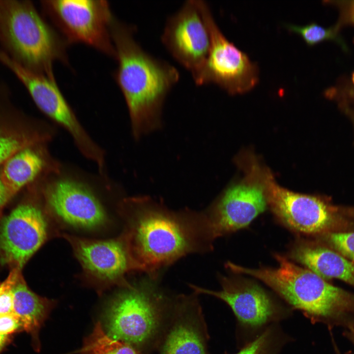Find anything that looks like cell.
Segmentation results:
<instances>
[{
  "instance_id": "30",
  "label": "cell",
  "mask_w": 354,
  "mask_h": 354,
  "mask_svg": "<svg viewBox=\"0 0 354 354\" xmlns=\"http://www.w3.org/2000/svg\"><path fill=\"white\" fill-rule=\"evenodd\" d=\"M346 336L354 345V324L347 326Z\"/></svg>"
},
{
  "instance_id": "6",
  "label": "cell",
  "mask_w": 354,
  "mask_h": 354,
  "mask_svg": "<svg viewBox=\"0 0 354 354\" xmlns=\"http://www.w3.org/2000/svg\"><path fill=\"white\" fill-rule=\"evenodd\" d=\"M221 289L212 290L189 284L193 292L218 298L231 309L236 319V339L240 349L270 326L290 318L293 310L258 284L234 276H220Z\"/></svg>"
},
{
  "instance_id": "31",
  "label": "cell",
  "mask_w": 354,
  "mask_h": 354,
  "mask_svg": "<svg viewBox=\"0 0 354 354\" xmlns=\"http://www.w3.org/2000/svg\"><path fill=\"white\" fill-rule=\"evenodd\" d=\"M9 336L0 335V353L9 342Z\"/></svg>"
},
{
  "instance_id": "9",
  "label": "cell",
  "mask_w": 354,
  "mask_h": 354,
  "mask_svg": "<svg viewBox=\"0 0 354 354\" xmlns=\"http://www.w3.org/2000/svg\"><path fill=\"white\" fill-rule=\"evenodd\" d=\"M196 0L209 33L210 45L206 61L195 83L215 84L231 94L249 91L258 81L257 65L223 34L206 2Z\"/></svg>"
},
{
  "instance_id": "29",
  "label": "cell",
  "mask_w": 354,
  "mask_h": 354,
  "mask_svg": "<svg viewBox=\"0 0 354 354\" xmlns=\"http://www.w3.org/2000/svg\"><path fill=\"white\" fill-rule=\"evenodd\" d=\"M335 209L337 212L354 218V207L338 208Z\"/></svg>"
},
{
  "instance_id": "10",
  "label": "cell",
  "mask_w": 354,
  "mask_h": 354,
  "mask_svg": "<svg viewBox=\"0 0 354 354\" xmlns=\"http://www.w3.org/2000/svg\"><path fill=\"white\" fill-rule=\"evenodd\" d=\"M0 61L17 77L38 108L64 127L82 153L99 168L104 165L102 150L91 139L78 121L59 89L55 77L34 72L0 51Z\"/></svg>"
},
{
  "instance_id": "22",
  "label": "cell",
  "mask_w": 354,
  "mask_h": 354,
  "mask_svg": "<svg viewBox=\"0 0 354 354\" xmlns=\"http://www.w3.org/2000/svg\"><path fill=\"white\" fill-rule=\"evenodd\" d=\"M285 27L290 31L301 36L309 46H313L325 40L334 39L338 29V26L324 28L315 22L302 26L286 24Z\"/></svg>"
},
{
  "instance_id": "12",
  "label": "cell",
  "mask_w": 354,
  "mask_h": 354,
  "mask_svg": "<svg viewBox=\"0 0 354 354\" xmlns=\"http://www.w3.org/2000/svg\"><path fill=\"white\" fill-rule=\"evenodd\" d=\"M243 170L245 177L203 211L215 239L247 227L268 207L260 179L251 171Z\"/></svg>"
},
{
  "instance_id": "17",
  "label": "cell",
  "mask_w": 354,
  "mask_h": 354,
  "mask_svg": "<svg viewBox=\"0 0 354 354\" xmlns=\"http://www.w3.org/2000/svg\"><path fill=\"white\" fill-rule=\"evenodd\" d=\"M289 257L325 280L336 278L354 286V263L331 249L302 239L293 246Z\"/></svg>"
},
{
  "instance_id": "20",
  "label": "cell",
  "mask_w": 354,
  "mask_h": 354,
  "mask_svg": "<svg viewBox=\"0 0 354 354\" xmlns=\"http://www.w3.org/2000/svg\"><path fill=\"white\" fill-rule=\"evenodd\" d=\"M81 354H144L132 345L109 336L101 324H95L91 334L86 339Z\"/></svg>"
},
{
  "instance_id": "26",
  "label": "cell",
  "mask_w": 354,
  "mask_h": 354,
  "mask_svg": "<svg viewBox=\"0 0 354 354\" xmlns=\"http://www.w3.org/2000/svg\"><path fill=\"white\" fill-rule=\"evenodd\" d=\"M19 330H23L22 324L13 312L0 316V335L9 336Z\"/></svg>"
},
{
  "instance_id": "27",
  "label": "cell",
  "mask_w": 354,
  "mask_h": 354,
  "mask_svg": "<svg viewBox=\"0 0 354 354\" xmlns=\"http://www.w3.org/2000/svg\"><path fill=\"white\" fill-rule=\"evenodd\" d=\"M340 9L341 19L339 24H351L354 25V0L335 1Z\"/></svg>"
},
{
  "instance_id": "16",
  "label": "cell",
  "mask_w": 354,
  "mask_h": 354,
  "mask_svg": "<svg viewBox=\"0 0 354 354\" xmlns=\"http://www.w3.org/2000/svg\"><path fill=\"white\" fill-rule=\"evenodd\" d=\"M46 209L74 227L91 229L104 224L107 216L93 193L77 181L59 179L50 182L44 191Z\"/></svg>"
},
{
  "instance_id": "5",
  "label": "cell",
  "mask_w": 354,
  "mask_h": 354,
  "mask_svg": "<svg viewBox=\"0 0 354 354\" xmlns=\"http://www.w3.org/2000/svg\"><path fill=\"white\" fill-rule=\"evenodd\" d=\"M0 4V29L8 44L31 70L55 77L56 61L68 63V44L29 1Z\"/></svg>"
},
{
  "instance_id": "19",
  "label": "cell",
  "mask_w": 354,
  "mask_h": 354,
  "mask_svg": "<svg viewBox=\"0 0 354 354\" xmlns=\"http://www.w3.org/2000/svg\"><path fill=\"white\" fill-rule=\"evenodd\" d=\"M46 161L35 150L25 148L4 163L0 178L9 197L32 181L45 168Z\"/></svg>"
},
{
  "instance_id": "13",
  "label": "cell",
  "mask_w": 354,
  "mask_h": 354,
  "mask_svg": "<svg viewBox=\"0 0 354 354\" xmlns=\"http://www.w3.org/2000/svg\"><path fill=\"white\" fill-rule=\"evenodd\" d=\"M161 41L172 57L189 70L195 81L210 49V37L196 0H188L166 21Z\"/></svg>"
},
{
  "instance_id": "24",
  "label": "cell",
  "mask_w": 354,
  "mask_h": 354,
  "mask_svg": "<svg viewBox=\"0 0 354 354\" xmlns=\"http://www.w3.org/2000/svg\"><path fill=\"white\" fill-rule=\"evenodd\" d=\"M327 240L339 254L354 263V232L329 233Z\"/></svg>"
},
{
  "instance_id": "28",
  "label": "cell",
  "mask_w": 354,
  "mask_h": 354,
  "mask_svg": "<svg viewBox=\"0 0 354 354\" xmlns=\"http://www.w3.org/2000/svg\"><path fill=\"white\" fill-rule=\"evenodd\" d=\"M10 198L0 178V213Z\"/></svg>"
},
{
  "instance_id": "32",
  "label": "cell",
  "mask_w": 354,
  "mask_h": 354,
  "mask_svg": "<svg viewBox=\"0 0 354 354\" xmlns=\"http://www.w3.org/2000/svg\"><path fill=\"white\" fill-rule=\"evenodd\" d=\"M335 347V350H336V354H341L340 353V352H339V351L338 350V349H337L336 347Z\"/></svg>"
},
{
  "instance_id": "21",
  "label": "cell",
  "mask_w": 354,
  "mask_h": 354,
  "mask_svg": "<svg viewBox=\"0 0 354 354\" xmlns=\"http://www.w3.org/2000/svg\"><path fill=\"white\" fill-rule=\"evenodd\" d=\"M292 339L279 324H274L234 354H280Z\"/></svg>"
},
{
  "instance_id": "2",
  "label": "cell",
  "mask_w": 354,
  "mask_h": 354,
  "mask_svg": "<svg viewBox=\"0 0 354 354\" xmlns=\"http://www.w3.org/2000/svg\"><path fill=\"white\" fill-rule=\"evenodd\" d=\"M134 29L115 18L111 34L118 63L115 79L138 137L157 125L164 101L179 73L168 62L145 51L135 39Z\"/></svg>"
},
{
  "instance_id": "33",
  "label": "cell",
  "mask_w": 354,
  "mask_h": 354,
  "mask_svg": "<svg viewBox=\"0 0 354 354\" xmlns=\"http://www.w3.org/2000/svg\"><path fill=\"white\" fill-rule=\"evenodd\" d=\"M352 81H353V83H354V73H353V75H352Z\"/></svg>"
},
{
  "instance_id": "1",
  "label": "cell",
  "mask_w": 354,
  "mask_h": 354,
  "mask_svg": "<svg viewBox=\"0 0 354 354\" xmlns=\"http://www.w3.org/2000/svg\"><path fill=\"white\" fill-rule=\"evenodd\" d=\"M124 205L123 233L138 271L159 278L180 258L212 250L215 239L203 211L173 210L146 197L129 199Z\"/></svg>"
},
{
  "instance_id": "14",
  "label": "cell",
  "mask_w": 354,
  "mask_h": 354,
  "mask_svg": "<svg viewBox=\"0 0 354 354\" xmlns=\"http://www.w3.org/2000/svg\"><path fill=\"white\" fill-rule=\"evenodd\" d=\"M198 295H174L158 342L159 354H210L209 335Z\"/></svg>"
},
{
  "instance_id": "23",
  "label": "cell",
  "mask_w": 354,
  "mask_h": 354,
  "mask_svg": "<svg viewBox=\"0 0 354 354\" xmlns=\"http://www.w3.org/2000/svg\"><path fill=\"white\" fill-rule=\"evenodd\" d=\"M21 272L18 268L11 269L6 278L0 284V316L13 312V289Z\"/></svg>"
},
{
  "instance_id": "4",
  "label": "cell",
  "mask_w": 354,
  "mask_h": 354,
  "mask_svg": "<svg viewBox=\"0 0 354 354\" xmlns=\"http://www.w3.org/2000/svg\"><path fill=\"white\" fill-rule=\"evenodd\" d=\"M174 295L161 286L159 278L146 275L123 288L108 303L103 328L112 338L132 345L144 354H151L156 350Z\"/></svg>"
},
{
  "instance_id": "25",
  "label": "cell",
  "mask_w": 354,
  "mask_h": 354,
  "mask_svg": "<svg viewBox=\"0 0 354 354\" xmlns=\"http://www.w3.org/2000/svg\"><path fill=\"white\" fill-rule=\"evenodd\" d=\"M29 141L15 135L0 131V165L14 154L26 148Z\"/></svg>"
},
{
  "instance_id": "11",
  "label": "cell",
  "mask_w": 354,
  "mask_h": 354,
  "mask_svg": "<svg viewBox=\"0 0 354 354\" xmlns=\"http://www.w3.org/2000/svg\"><path fill=\"white\" fill-rule=\"evenodd\" d=\"M61 236L71 244L85 275L102 287L131 285L126 275L138 271L125 234L112 239L99 240L68 234Z\"/></svg>"
},
{
  "instance_id": "15",
  "label": "cell",
  "mask_w": 354,
  "mask_h": 354,
  "mask_svg": "<svg viewBox=\"0 0 354 354\" xmlns=\"http://www.w3.org/2000/svg\"><path fill=\"white\" fill-rule=\"evenodd\" d=\"M48 225L35 205H20L0 221V261L11 269L23 266L46 240Z\"/></svg>"
},
{
  "instance_id": "3",
  "label": "cell",
  "mask_w": 354,
  "mask_h": 354,
  "mask_svg": "<svg viewBox=\"0 0 354 354\" xmlns=\"http://www.w3.org/2000/svg\"><path fill=\"white\" fill-rule=\"evenodd\" d=\"M277 267L246 268L228 262L231 272L254 277L270 287L293 311L311 323L348 324L354 321V295L334 286L311 270L275 254Z\"/></svg>"
},
{
  "instance_id": "8",
  "label": "cell",
  "mask_w": 354,
  "mask_h": 354,
  "mask_svg": "<svg viewBox=\"0 0 354 354\" xmlns=\"http://www.w3.org/2000/svg\"><path fill=\"white\" fill-rule=\"evenodd\" d=\"M45 13L68 43H83L116 59L111 34L115 17L103 0H48Z\"/></svg>"
},
{
  "instance_id": "18",
  "label": "cell",
  "mask_w": 354,
  "mask_h": 354,
  "mask_svg": "<svg viewBox=\"0 0 354 354\" xmlns=\"http://www.w3.org/2000/svg\"><path fill=\"white\" fill-rule=\"evenodd\" d=\"M13 313L20 319L23 329L29 333L36 351L40 349L39 332L55 304V301L42 297L28 287L22 272L13 289Z\"/></svg>"
},
{
  "instance_id": "7",
  "label": "cell",
  "mask_w": 354,
  "mask_h": 354,
  "mask_svg": "<svg viewBox=\"0 0 354 354\" xmlns=\"http://www.w3.org/2000/svg\"><path fill=\"white\" fill-rule=\"evenodd\" d=\"M249 166L264 186L268 207L286 227L299 234L318 235L338 226L341 220L337 212L324 200L281 187L256 157L250 160Z\"/></svg>"
}]
</instances>
